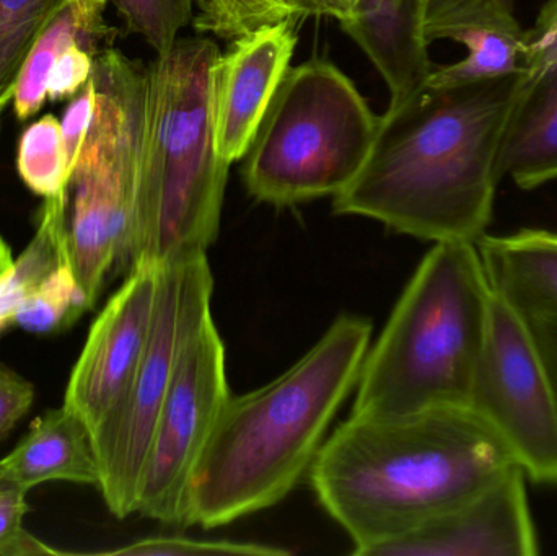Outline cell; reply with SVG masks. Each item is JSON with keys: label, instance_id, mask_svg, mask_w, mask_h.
Returning <instances> with one entry per match:
<instances>
[{"label": "cell", "instance_id": "6da1fadb", "mask_svg": "<svg viewBox=\"0 0 557 556\" xmlns=\"http://www.w3.org/2000/svg\"><path fill=\"white\" fill-rule=\"evenodd\" d=\"M525 75L425 85L380 116L366 165L334 196L336 214L422 240L478 242L493 219L500 150Z\"/></svg>", "mask_w": 557, "mask_h": 556}, {"label": "cell", "instance_id": "7a4b0ae2", "mask_svg": "<svg viewBox=\"0 0 557 556\" xmlns=\"http://www.w3.org/2000/svg\"><path fill=\"white\" fill-rule=\"evenodd\" d=\"M506 441L467 407L354 415L324 441L310 469L327 515L354 555L412 534L517 469Z\"/></svg>", "mask_w": 557, "mask_h": 556}, {"label": "cell", "instance_id": "3957f363", "mask_svg": "<svg viewBox=\"0 0 557 556\" xmlns=\"http://www.w3.org/2000/svg\"><path fill=\"white\" fill-rule=\"evenodd\" d=\"M372 338L369 320L343 316L276 381L228 398L193 472L186 522L221 528L281 503L310 472Z\"/></svg>", "mask_w": 557, "mask_h": 556}, {"label": "cell", "instance_id": "277c9868", "mask_svg": "<svg viewBox=\"0 0 557 556\" xmlns=\"http://www.w3.org/2000/svg\"><path fill=\"white\" fill-rule=\"evenodd\" d=\"M219 54L212 39L191 36L147 65L146 157L131 268L206 257L218 238L231 170L215 149Z\"/></svg>", "mask_w": 557, "mask_h": 556}, {"label": "cell", "instance_id": "5b68a950", "mask_svg": "<svg viewBox=\"0 0 557 556\" xmlns=\"http://www.w3.org/2000/svg\"><path fill=\"white\" fill-rule=\"evenodd\" d=\"M493 297L476 242H437L369 348L350 413L470 408Z\"/></svg>", "mask_w": 557, "mask_h": 556}, {"label": "cell", "instance_id": "8992f818", "mask_svg": "<svg viewBox=\"0 0 557 556\" xmlns=\"http://www.w3.org/2000/svg\"><path fill=\"white\" fill-rule=\"evenodd\" d=\"M97 110L69 182L67 245L87 309L129 271L147 143V65L114 48L95 58Z\"/></svg>", "mask_w": 557, "mask_h": 556}, {"label": "cell", "instance_id": "52a82bcc", "mask_svg": "<svg viewBox=\"0 0 557 556\" xmlns=\"http://www.w3.org/2000/svg\"><path fill=\"white\" fill-rule=\"evenodd\" d=\"M379 129V114L333 62L288 67L245 156L247 191L276 208L334 198L366 165Z\"/></svg>", "mask_w": 557, "mask_h": 556}, {"label": "cell", "instance_id": "ba28073f", "mask_svg": "<svg viewBox=\"0 0 557 556\" xmlns=\"http://www.w3.org/2000/svg\"><path fill=\"white\" fill-rule=\"evenodd\" d=\"M214 276L208 258L160 268L156 317L146 353L120 404L94 433L104 505L134 515L157 418L188 339L211 319Z\"/></svg>", "mask_w": 557, "mask_h": 556}, {"label": "cell", "instance_id": "9c48e42d", "mask_svg": "<svg viewBox=\"0 0 557 556\" xmlns=\"http://www.w3.org/2000/svg\"><path fill=\"white\" fill-rule=\"evenodd\" d=\"M470 408L506 441L527 479L557 485L555 388L525 320L496 296Z\"/></svg>", "mask_w": 557, "mask_h": 556}, {"label": "cell", "instance_id": "30bf717a", "mask_svg": "<svg viewBox=\"0 0 557 556\" xmlns=\"http://www.w3.org/2000/svg\"><path fill=\"white\" fill-rule=\"evenodd\" d=\"M228 398L224 343L211 317L180 355L150 441L136 512L185 524L193 472Z\"/></svg>", "mask_w": 557, "mask_h": 556}, {"label": "cell", "instance_id": "8fae6325", "mask_svg": "<svg viewBox=\"0 0 557 556\" xmlns=\"http://www.w3.org/2000/svg\"><path fill=\"white\" fill-rule=\"evenodd\" d=\"M159 284V267L131 268L88 332L62 405L77 413L91 433L120 404L136 374L152 332Z\"/></svg>", "mask_w": 557, "mask_h": 556}, {"label": "cell", "instance_id": "7c38bea8", "mask_svg": "<svg viewBox=\"0 0 557 556\" xmlns=\"http://www.w3.org/2000/svg\"><path fill=\"white\" fill-rule=\"evenodd\" d=\"M525 482L517 467L470 502L369 556L536 555L540 542Z\"/></svg>", "mask_w": 557, "mask_h": 556}, {"label": "cell", "instance_id": "4fadbf2b", "mask_svg": "<svg viewBox=\"0 0 557 556\" xmlns=\"http://www.w3.org/2000/svg\"><path fill=\"white\" fill-rule=\"evenodd\" d=\"M297 20L234 39L214 67L215 149L228 163L245 159L297 48Z\"/></svg>", "mask_w": 557, "mask_h": 556}, {"label": "cell", "instance_id": "5bb4252c", "mask_svg": "<svg viewBox=\"0 0 557 556\" xmlns=\"http://www.w3.org/2000/svg\"><path fill=\"white\" fill-rule=\"evenodd\" d=\"M424 36L429 45L450 39L467 48L460 62L434 67L432 87L523 74L527 29L512 0H428Z\"/></svg>", "mask_w": 557, "mask_h": 556}, {"label": "cell", "instance_id": "9a60e30c", "mask_svg": "<svg viewBox=\"0 0 557 556\" xmlns=\"http://www.w3.org/2000/svg\"><path fill=\"white\" fill-rule=\"evenodd\" d=\"M425 7L428 0H359L339 22L385 78L389 108L418 95L434 71L424 36Z\"/></svg>", "mask_w": 557, "mask_h": 556}, {"label": "cell", "instance_id": "2e32d148", "mask_svg": "<svg viewBox=\"0 0 557 556\" xmlns=\"http://www.w3.org/2000/svg\"><path fill=\"white\" fill-rule=\"evenodd\" d=\"M491 289L522 319L557 316V234L516 232L478 238Z\"/></svg>", "mask_w": 557, "mask_h": 556}, {"label": "cell", "instance_id": "e0dca14e", "mask_svg": "<svg viewBox=\"0 0 557 556\" xmlns=\"http://www.w3.org/2000/svg\"><path fill=\"white\" fill-rule=\"evenodd\" d=\"M13 475L32 490L48 482L100 483L90 427L65 405L33 421L15 449L3 457Z\"/></svg>", "mask_w": 557, "mask_h": 556}, {"label": "cell", "instance_id": "ac0fdd59", "mask_svg": "<svg viewBox=\"0 0 557 556\" xmlns=\"http://www.w3.org/2000/svg\"><path fill=\"white\" fill-rule=\"evenodd\" d=\"M499 170L522 189L557 180V65L525 77L504 137Z\"/></svg>", "mask_w": 557, "mask_h": 556}, {"label": "cell", "instance_id": "d6986e66", "mask_svg": "<svg viewBox=\"0 0 557 556\" xmlns=\"http://www.w3.org/2000/svg\"><path fill=\"white\" fill-rule=\"evenodd\" d=\"M107 0H67L26 59L13 97L20 121L38 113L48 98V77L59 55L78 45L98 55L113 48L114 29L104 20Z\"/></svg>", "mask_w": 557, "mask_h": 556}, {"label": "cell", "instance_id": "ffe728a7", "mask_svg": "<svg viewBox=\"0 0 557 556\" xmlns=\"http://www.w3.org/2000/svg\"><path fill=\"white\" fill-rule=\"evenodd\" d=\"M67 0H0V114L38 39Z\"/></svg>", "mask_w": 557, "mask_h": 556}, {"label": "cell", "instance_id": "44dd1931", "mask_svg": "<svg viewBox=\"0 0 557 556\" xmlns=\"http://www.w3.org/2000/svg\"><path fill=\"white\" fill-rule=\"evenodd\" d=\"M193 25L199 35L234 41L284 20L308 18L305 0H195Z\"/></svg>", "mask_w": 557, "mask_h": 556}, {"label": "cell", "instance_id": "7402d4cb", "mask_svg": "<svg viewBox=\"0 0 557 556\" xmlns=\"http://www.w3.org/2000/svg\"><path fill=\"white\" fill-rule=\"evenodd\" d=\"M16 166L23 183L41 198L69 188L72 173L61 121L48 114L26 127L20 139Z\"/></svg>", "mask_w": 557, "mask_h": 556}, {"label": "cell", "instance_id": "603a6c76", "mask_svg": "<svg viewBox=\"0 0 557 556\" xmlns=\"http://www.w3.org/2000/svg\"><path fill=\"white\" fill-rule=\"evenodd\" d=\"M71 258L46 274L16 310L15 325L36 335L59 332L87 312Z\"/></svg>", "mask_w": 557, "mask_h": 556}, {"label": "cell", "instance_id": "cb8c5ba5", "mask_svg": "<svg viewBox=\"0 0 557 556\" xmlns=\"http://www.w3.org/2000/svg\"><path fill=\"white\" fill-rule=\"evenodd\" d=\"M131 33L143 36L157 55L166 54L193 20L195 0H113Z\"/></svg>", "mask_w": 557, "mask_h": 556}, {"label": "cell", "instance_id": "d4e9b609", "mask_svg": "<svg viewBox=\"0 0 557 556\" xmlns=\"http://www.w3.org/2000/svg\"><path fill=\"white\" fill-rule=\"evenodd\" d=\"M29 490L0 460V556H49L62 552L49 547L25 528Z\"/></svg>", "mask_w": 557, "mask_h": 556}, {"label": "cell", "instance_id": "484cf974", "mask_svg": "<svg viewBox=\"0 0 557 556\" xmlns=\"http://www.w3.org/2000/svg\"><path fill=\"white\" fill-rule=\"evenodd\" d=\"M107 555L126 556H191V555H244V556H284L290 552L271 545L250 544V542H206L188 538H150L134 542L127 547L107 552Z\"/></svg>", "mask_w": 557, "mask_h": 556}, {"label": "cell", "instance_id": "4316f807", "mask_svg": "<svg viewBox=\"0 0 557 556\" xmlns=\"http://www.w3.org/2000/svg\"><path fill=\"white\" fill-rule=\"evenodd\" d=\"M557 65V0H548L535 25L527 29V78L536 77Z\"/></svg>", "mask_w": 557, "mask_h": 556}, {"label": "cell", "instance_id": "83f0119b", "mask_svg": "<svg viewBox=\"0 0 557 556\" xmlns=\"http://www.w3.org/2000/svg\"><path fill=\"white\" fill-rule=\"evenodd\" d=\"M95 58L87 49L74 45L65 49L52 65L48 77V98L75 97L94 74Z\"/></svg>", "mask_w": 557, "mask_h": 556}, {"label": "cell", "instance_id": "f1b7e54d", "mask_svg": "<svg viewBox=\"0 0 557 556\" xmlns=\"http://www.w3.org/2000/svg\"><path fill=\"white\" fill-rule=\"evenodd\" d=\"M95 110H97V84H95V78L90 77L84 88L75 95L61 121L62 137H64L65 150H67L71 173L77 165L82 147H84L88 129L94 121Z\"/></svg>", "mask_w": 557, "mask_h": 556}, {"label": "cell", "instance_id": "f546056e", "mask_svg": "<svg viewBox=\"0 0 557 556\" xmlns=\"http://www.w3.org/2000/svg\"><path fill=\"white\" fill-rule=\"evenodd\" d=\"M35 387L25 378L0 366V440L28 413Z\"/></svg>", "mask_w": 557, "mask_h": 556}, {"label": "cell", "instance_id": "4dcf8cb0", "mask_svg": "<svg viewBox=\"0 0 557 556\" xmlns=\"http://www.w3.org/2000/svg\"><path fill=\"white\" fill-rule=\"evenodd\" d=\"M529 325L530 333L535 339L536 348L542 356L546 372L552 379L553 388L557 400V316L535 317V319H523Z\"/></svg>", "mask_w": 557, "mask_h": 556}, {"label": "cell", "instance_id": "1f68e13d", "mask_svg": "<svg viewBox=\"0 0 557 556\" xmlns=\"http://www.w3.org/2000/svg\"><path fill=\"white\" fill-rule=\"evenodd\" d=\"M26 291L10 268L5 276L0 277V333L15 325L16 310L25 299Z\"/></svg>", "mask_w": 557, "mask_h": 556}, {"label": "cell", "instance_id": "d6a6232c", "mask_svg": "<svg viewBox=\"0 0 557 556\" xmlns=\"http://www.w3.org/2000/svg\"><path fill=\"white\" fill-rule=\"evenodd\" d=\"M359 0H305L308 16H333L344 20L352 13Z\"/></svg>", "mask_w": 557, "mask_h": 556}, {"label": "cell", "instance_id": "836d02e7", "mask_svg": "<svg viewBox=\"0 0 557 556\" xmlns=\"http://www.w3.org/2000/svg\"><path fill=\"white\" fill-rule=\"evenodd\" d=\"M13 260H15V258L12 257L9 245L0 237V277L9 273L10 268L13 267Z\"/></svg>", "mask_w": 557, "mask_h": 556}]
</instances>
